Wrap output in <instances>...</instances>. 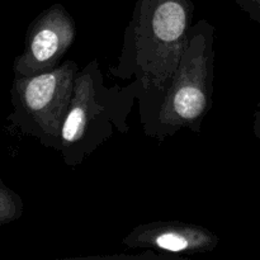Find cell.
Returning <instances> with one entry per match:
<instances>
[{"mask_svg":"<svg viewBox=\"0 0 260 260\" xmlns=\"http://www.w3.org/2000/svg\"><path fill=\"white\" fill-rule=\"evenodd\" d=\"M251 20L260 24V0H234Z\"/></svg>","mask_w":260,"mask_h":260,"instance_id":"cell-8","label":"cell"},{"mask_svg":"<svg viewBox=\"0 0 260 260\" xmlns=\"http://www.w3.org/2000/svg\"><path fill=\"white\" fill-rule=\"evenodd\" d=\"M220 238L210 229L184 221H152L132 229L122 245L132 250H151L175 256L206 254L215 250Z\"/></svg>","mask_w":260,"mask_h":260,"instance_id":"cell-6","label":"cell"},{"mask_svg":"<svg viewBox=\"0 0 260 260\" xmlns=\"http://www.w3.org/2000/svg\"><path fill=\"white\" fill-rule=\"evenodd\" d=\"M24 212V203L19 194L0 179V226L19 220Z\"/></svg>","mask_w":260,"mask_h":260,"instance_id":"cell-7","label":"cell"},{"mask_svg":"<svg viewBox=\"0 0 260 260\" xmlns=\"http://www.w3.org/2000/svg\"><path fill=\"white\" fill-rule=\"evenodd\" d=\"M137 102V84L108 86L94 58L78 71L69 112L61 129L60 155L68 167L80 165L112 139L127 134L128 118Z\"/></svg>","mask_w":260,"mask_h":260,"instance_id":"cell-2","label":"cell"},{"mask_svg":"<svg viewBox=\"0 0 260 260\" xmlns=\"http://www.w3.org/2000/svg\"><path fill=\"white\" fill-rule=\"evenodd\" d=\"M253 131L255 134V136L260 140V106L258 111L254 114V122H253Z\"/></svg>","mask_w":260,"mask_h":260,"instance_id":"cell-9","label":"cell"},{"mask_svg":"<svg viewBox=\"0 0 260 260\" xmlns=\"http://www.w3.org/2000/svg\"><path fill=\"white\" fill-rule=\"evenodd\" d=\"M76 24L62 4L51 5L28 27L23 52L13 63L14 78L37 75L53 70L73 46Z\"/></svg>","mask_w":260,"mask_h":260,"instance_id":"cell-5","label":"cell"},{"mask_svg":"<svg viewBox=\"0 0 260 260\" xmlns=\"http://www.w3.org/2000/svg\"><path fill=\"white\" fill-rule=\"evenodd\" d=\"M215 27L201 19L193 24L161 104L154 118L142 128L144 134L157 141H164L182 129L200 134L212 108Z\"/></svg>","mask_w":260,"mask_h":260,"instance_id":"cell-3","label":"cell"},{"mask_svg":"<svg viewBox=\"0 0 260 260\" xmlns=\"http://www.w3.org/2000/svg\"><path fill=\"white\" fill-rule=\"evenodd\" d=\"M78 63L61 62L53 70L14 78L9 121L22 134L35 137L46 149L60 151L61 129L74 93Z\"/></svg>","mask_w":260,"mask_h":260,"instance_id":"cell-4","label":"cell"},{"mask_svg":"<svg viewBox=\"0 0 260 260\" xmlns=\"http://www.w3.org/2000/svg\"><path fill=\"white\" fill-rule=\"evenodd\" d=\"M194 15L193 0H136L113 78L136 81L140 122L154 118L187 47Z\"/></svg>","mask_w":260,"mask_h":260,"instance_id":"cell-1","label":"cell"}]
</instances>
